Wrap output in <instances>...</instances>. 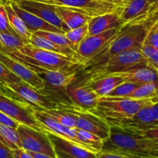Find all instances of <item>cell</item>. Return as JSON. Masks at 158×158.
<instances>
[{
	"label": "cell",
	"instance_id": "42",
	"mask_svg": "<svg viewBox=\"0 0 158 158\" xmlns=\"http://www.w3.org/2000/svg\"><path fill=\"white\" fill-rule=\"evenodd\" d=\"M148 2L151 4L154 12L158 10V0H148Z\"/></svg>",
	"mask_w": 158,
	"mask_h": 158
},
{
	"label": "cell",
	"instance_id": "28",
	"mask_svg": "<svg viewBox=\"0 0 158 158\" xmlns=\"http://www.w3.org/2000/svg\"><path fill=\"white\" fill-rule=\"evenodd\" d=\"M126 98L137 99H158V81L140 85Z\"/></svg>",
	"mask_w": 158,
	"mask_h": 158
},
{
	"label": "cell",
	"instance_id": "19",
	"mask_svg": "<svg viewBox=\"0 0 158 158\" xmlns=\"http://www.w3.org/2000/svg\"><path fill=\"white\" fill-rule=\"evenodd\" d=\"M9 1L14 11L23 20L27 29L32 34L38 32V31H48V32H56L64 33L63 31L60 30V29H57L56 27L53 26L52 25L46 23V21L40 19V17L36 16L35 15L25 10V9H22L12 0H9Z\"/></svg>",
	"mask_w": 158,
	"mask_h": 158
},
{
	"label": "cell",
	"instance_id": "44",
	"mask_svg": "<svg viewBox=\"0 0 158 158\" xmlns=\"http://www.w3.org/2000/svg\"><path fill=\"white\" fill-rule=\"evenodd\" d=\"M107 1L110 2L114 3V4H115V5H117V6H118V4H119V3H120V2H122V1H123V0H107Z\"/></svg>",
	"mask_w": 158,
	"mask_h": 158
},
{
	"label": "cell",
	"instance_id": "11",
	"mask_svg": "<svg viewBox=\"0 0 158 158\" xmlns=\"http://www.w3.org/2000/svg\"><path fill=\"white\" fill-rule=\"evenodd\" d=\"M40 76L46 84V87L53 89L66 91L69 86L77 80V71L74 69L51 70L22 62Z\"/></svg>",
	"mask_w": 158,
	"mask_h": 158
},
{
	"label": "cell",
	"instance_id": "25",
	"mask_svg": "<svg viewBox=\"0 0 158 158\" xmlns=\"http://www.w3.org/2000/svg\"><path fill=\"white\" fill-rule=\"evenodd\" d=\"M29 43L38 48H41V49L51 51V52L57 53V54L67 56V57H72L73 54H74V51L73 50L59 46V45L54 43L53 42L40 37V36L35 35V34H32Z\"/></svg>",
	"mask_w": 158,
	"mask_h": 158
},
{
	"label": "cell",
	"instance_id": "35",
	"mask_svg": "<svg viewBox=\"0 0 158 158\" xmlns=\"http://www.w3.org/2000/svg\"><path fill=\"white\" fill-rule=\"evenodd\" d=\"M122 129L158 142V127L145 129Z\"/></svg>",
	"mask_w": 158,
	"mask_h": 158
},
{
	"label": "cell",
	"instance_id": "27",
	"mask_svg": "<svg viewBox=\"0 0 158 158\" xmlns=\"http://www.w3.org/2000/svg\"><path fill=\"white\" fill-rule=\"evenodd\" d=\"M42 111L49 115L50 117L56 120L57 122L63 124L70 128H76V116L72 112H68L66 110L53 108V109H43L39 107Z\"/></svg>",
	"mask_w": 158,
	"mask_h": 158
},
{
	"label": "cell",
	"instance_id": "36",
	"mask_svg": "<svg viewBox=\"0 0 158 158\" xmlns=\"http://www.w3.org/2000/svg\"><path fill=\"white\" fill-rule=\"evenodd\" d=\"M0 33H11L16 34L9 24L7 12L4 4L0 6Z\"/></svg>",
	"mask_w": 158,
	"mask_h": 158
},
{
	"label": "cell",
	"instance_id": "13",
	"mask_svg": "<svg viewBox=\"0 0 158 158\" xmlns=\"http://www.w3.org/2000/svg\"><path fill=\"white\" fill-rule=\"evenodd\" d=\"M56 158H97L96 152L47 132Z\"/></svg>",
	"mask_w": 158,
	"mask_h": 158
},
{
	"label": "cell",
	"instance_id": "43",
	"mask_svg": "<svg viewBox=\"0 0 158 158\" xmlns=\"http://www.w3.org/2000/svg\"><path fill=\"white\" fill-rule=\"evenodd\" d=\"M0 92L4 93V94H6V95L9 96V94H8V91H7V89H6V87H5L4 85H3L2 84H1V83H0Z\"/></svg>",
	"mask_w": 158,
	"mask_h": 158
},
{
	"label": "cell",
	"instance_id": "33",
	"mask_svg": "<svg viewBox=\"0 0 158 158\" xmlns=\"http://www.w3.org/2000/svg\"><path fill=\"white\" fill-rule=\"evenodd\" d=\"M22 81L18 76L8 69L2 63L0 62V83L3 85H10V84L16 83Z\"/></svg>",
	"mask_w": 158,
	"mask_h": 158
},
{
	"label": "cell",
	"instance_id": "32",
	"mask_svg": "<svg viewBox=\"0 0 158 158\" xmlns=\"http://www.w3.org/2000/svg\"><path fill=\"white\" fill-rule=\"evenodd\" d=\"M140 85H137L132 82L123 81L118 86L116 87L113 89L106 96L109 97H119V98H126L129 94H131L136 88H137Z\"/></svg>",
	"mask_w": 158,
	"mask_h": 158
},
{
	"label": "cell",
	"instance_id": "38",
	"mask_svg": "<svg viewBox=\"0 0 158 158\" xmlns=\"http://www.w3.org/2000/svg\"><path fill=\"white\" fill-rule=\"evenodd\" d=\"M12 158H33L29 152L23 148L12 150Z\"/></svg>",
	"mask_w": 158,
	"mask_h": 158
},
{
	"label": "cell",
	"instance_id": "37",
	"mask_svg": "<svg viewBox=\"0 0 158 158\" xmlns=\"http://www.w3.org/2000/svg\"><path fill=\"white\" fill-rule=\"evenodd\" d=\"M0 123H2L4 124V125H8V126L11 127V128L12 129H16L18 125L20 124L17 121L14 120L12 118L6 116L5 113H3L1 111H0Z\"/></svg>",
	"mask_w": 158,
	"mask_h": 158
},
{
	"label": "cell",
	"instance_id": "30",
	"mask_svg": "<svg viewBox=\"0 0 158 158\" xmlns=\"http://www.w3.org/2000/svg\"><path fill=\"white\" fill-rule=\"evenodd\" d=\"M33 34L40 36V37H43L45 39H47V40L53 42L54 43L59 45V46L69 48V49L73 50L74 51L73 46H72L70 42L66 39L64 33L56 32H48V31H38V32L35 33Z\"/></svg>",
	"mask_w": 158,
	"mask_h": 158
},
{
	"label": "cell",
	"instance_id": "4",
	"mask_svg": "<svg viewBox=\"0 0 158 158\" xmlns=\"http://www.w3.org/2000/svg\"><path fill=\"white\" fill-rule=\"evenodd\" d=\"M158 102V99H137L103 96L98 99L93 113L104 119L110 125L124 119H130L148 105Z\"/></svg>",
	"mask_w": 158,
	"mask_h": 158
},
{
	"label": "cell",
	"instance_id": "41",
	"mask_svg": "<svg viewBox=\"0 0 158 158\" xmlns=\"http://www.w3.org/2000/svg\"><path fill=\"white\" fill-rule=\"evenodd\" d=\"M32 156L33 158H56V157H52V156H47V155L42 154V153H31V152H29Z\"/></svg>",
	"mask_w": 158,
	"mask_h": 158
},
{
	"label": "cell",
	"instance_id": "26",
	"mask_svg": "<svg viewBox=\"0 0 158 158\" xmlns=\"http://www.w3.org/2000/svg\"><path fill=\"white\" fill-rule=\"evenodd\" d=\"M0 140L11 150L22 148L19 136L16 129L0 123Z\"/></svg>",
	"mask_w": 158,
	"mask_h": 158
},
{
	"label": "cell",
	"instance_id": "45",
	"mask_svg": "<svg viewBox=\"0 0 158 158\" xmlns=\"http://www.w3.org/2000/svg\"><path fill=\"white\" fill-rule=\"evenodd\" d=\"M6 1H7V0H0V6L2 4H4Z\"/></svg>",
	"mask_w": 158,
	"mask_h": 158
},
{
	"label": "cell",
	"instance_id": "18",
	"mask_svg": "<svg viewBox=\"0 0 158 158\" xmlns=\"http://www.w3.org/2000/svg\"><path fill=\"white\" fill-rule=\"evenodd\" d=\"M66 93L73 105L86 111L94 110L100 98L89 86L74 84V82L66 87Z\"/></svg>",
	"mask_w": 158,
	"mask_h": 158
},
{
	"label": "cell",
	"instance_id": "7",
	"mask_svg": "<svg viewBox=\"0 0 158 158\" xmlns=\"http://www.w3.org/2000/svg\"><path fill=\"white\" fill-rule=\"evenodd\" d=\"M0 111L19 123L45 131L35 118L33 107L23 101L13 99L0 92Z\"/></svg>",
	"mask_w": 158,
	"mask_h": 158
},
{
	"label": "cell",
	"instance_id": "6",
	"mask_svg": "<svg viewBox=\"0 0 158 158\" xmlns=\"http://www.w3.org/2000/svg\"><path fill=\"white\" fill-rule=\"evenodd\" d=\"M119 32L111 29L101 33L87 36L79 45L71 58L78 68L85 66L112 41Z\"/></svg>",
	"mask_w": 158,
	"mask_h": 158
},
{
	"label": "cell",
	"instance_id": "20",
	"mask_svg": "<svg viewBox=\"0 0 158 158\" xmlns=\"http://www.w3.org/2000/svg\"><path fill=\"white\" fill-rule=\"evenodd\" d=\"M120 23L117 10L111 12L91 17L88 22L87 36L101 33L111 29H120Z\"/></svg>",
	"mask_w": 158,
	"mask_h": 158
},
{
	"label": "cell",
	"instance_id": "17",
	"mask_svg": "<svg viewBox=\"0 0 158 158\" xmlns=\"http://www.w3.org/2000/svg\"><path fill=\"white\" fill-rule=\"evenodd\" d=\"M0 62L2 63L8 69L10 70L13 74L18 76L22 81L26 82L35 89L42 90L46 88L44 81L30 68L1 50H0Z\"/></svg>",
	"mask_w": 158,
	"mask_h": 158
},
{
	"label": "cell",
	"instance_id": "5",
	"mask_svg": "<svg viewBox=\"0 0 158 158\" xmlns=\"http://www.w3.org/2000/svg\"><path fill=\"white\" fill-rule=\"evenodd\" d=\"M7 54L20 62H26L47 69L64 70L78 68L71 57L38 48L29 43L23 45L19 50L12 51Z\"/></svg>",
	"mask_w": 158,
	"mask_h": 158
},
{
	"label": "cell",
	"instance_id": "3",
	"mask_svg": "<svg viewBox=\"0 0 158 158\" xmlns=\"http://www.w3.org/2000/svg\"><path fill=\"white\" fill-rule=\"evenodd\" d=\"M148 66L140 50H133L110 56L95 66L81 68L82 77L79 85H86L105 76L119 74L135 68Z\"/></svg>",
	"mask_w": 158,
	"mask_h": 158
},
{
	"label": "cell",
	"instance_id": "40",
	"mask_svg": "<svg viewBox=\"0 0 158 158\" xmlns=\"http://www.w3.org/2000/svg\"><path fill=\"white\" fill-rule=\"evenodd\" d=\"M97 158H126L120 155L115 154V153H107V152L100 151L97 153Z\"/></svg>",
	"mask_w": 158,
	"mask_h": 158
},
{
	"label": "cell",
	"instance_id": "2",
	"mask_svg": "<svg viewBox=\"0 0 158 158\" xmlns=\"http://www.w3.org/2000/svg\"><path fill=\"white\" fill-rule=\"evenodd\" d=\"M100 151L126 158H158V142L122 129L111 127L110 136L103 141Z\"/></svg>",
	"mask_w": 158,
	"mask_h": 158
},
{
	"label": "cell",
	"instance_id": "15",
	"mask_svg": "<svg viewBox=\"0 0 158 158\" xmlns=\"http://www.w3.org/2000/svg\"><path fill=\"white\" fill-rule=\"evenodd\" d=\"M33 108L35 118L45 131L53 133L60 137L64 138V139L72 141L75 143L79 144L82 147H86L80 140L77 129L70 128V127H68L57 122L56 120L50 117L49 115L36 107H33Z\"/></svg>",
	"mask_w": 158,
	"mask_h": 158
},
{
	"label": "cell",
	"instance_id": "8",
	"mask_svg": "<svg viewBox=\"0 0 158 158\" xmlns=\"http://www.w3.org/2000/svg\"><path fill=\"white\" fill-rule=\"evenodd\" d=\"M16 131L23 150L31 153H42L56 157L53 147L47 132L37 130L23 124L18 125Z\"/></svg>",
	"mask_w": 158,
	"mask_h": 158
},
{
	"label": "cell",
	"instance_id": "21",
	"mask_svg": "<svg viewBox=\"0 0 158 158\" xmlns=\"http://www.w3.org/2000/svg\"><path fill=\"white\" fill-rule=\"evenodd\" d=\"M123 81L132 82L138 85L158 81V71L150 67H142L131 71L119 73Z\"/></svg>",
	"mask_w": 158,
	"mask_h": 158
},
{
	"label": "cell",
	"instance_id": "10",
	"mask_svg": "<svg viewBox=\"0 0 158 158\" xmlns=\"http://www.w3.org/2000/svg\"><path fill=\"white\" fill-rule=\"evenodd\" d=\"M68 112H72L75 114L77 129L92 133L103 141L108 139L110 134L111 126L101 117L92 112L80 109L77 107H73Z\"/></svg>",
	"mask_w": 158,
	"mask_h": 158
},
{
	"label": "cell",
	"instance_id": "14",
	"mask_svg": "<svg viewBox=\"0 0 158 158\" xmlns=\"http://www.w3.org/2000/svg\"><path fill=\"white\" fill-rule=\"evenodd\" d=\"M111 127L141 129L158 127V102L144 107L133 117L118 121Z\"/></svg>",
	"mask_w": 158,
	"mask_h": 158
},
{
	"label": "cell",
	"instance_id": "22",
	"mask_svg": "<svg viewBox=\"0 0 158 158\" xmlns=\"http://www.w3.org/2000/svg\"><path fill=\"white\" fill-rule=\"evenodd\" d=\"M52 6H54L56 15L61 20L63 24L66 26L67 31L86 24L91 18L85 14L77 12L70 8L55 6V5H52Z\"/></svg>",
	"mask_w": 158,
	"mask_h": 158
},
{
	"label": "cell",
	"instance_id": "31",
	"mask_svg": "<svg viewBox=\"0 0 158 158\" xmlns=\"http://www.w3.org/2000/svg\"><path fill=\"white\" fill-rule=\"evenodd\" d=\"M140 50L146 60L148 66L158 71V50L143 42Z\"/></svg>",
	"mask_w": 158,
	"mask_h": 158
},
{
	"label": "cell",
	"instance_id": "39",
	"mask_svg": "<svg viewBox=\"0 0 158 158\" xmlns=\"http://www.w3.org/2000/svg\"><path fill=\"white\" fill-rule=\"evenodd\" d=\"M0 158H12V150L0 140Z\"/></svg>",
	"mask_w": 158,
	"mask_h": 158
},
{
	"label": "cell",
	"instance_id": "9",
	"mask_svg": "<svg viewBox=\"0 0 158 158\" xmlns=\"http://www.w3.org/2000/svg\"><path fill=\"white\" fill-rule=\"evenodd\" d=\"M49 5L70 8L89 17L117 10V5L107 0H34Z\"/></svg>",
	"mask_w": 158,
	"mask_h": 158
},
{
	"label": "cell",
	"instance_id": "24",
	"mask_svg": "<svg viewBox=\"0 0 158 158\" xmlns=\"http://www.w3.org/2000/svg\"><path fill=\"white\" fill-rule=\"evenodd\" d=\"M4 6L6 12H7L9 24H10L12 29L25 43H28L32 33L27 29L23 20L17 15L16 12L12 9L9 0H7L4 3Z\"/></svg>",
	"mask_w": 158,
	"mask_h": 158
},
{
	"label": "cell",
	"instance_id": "16",
	"mask_svg": "<svg viewBox=\"0 0 158 158\" xmlns=\"http://www.w3.org/2000/svg\"><path fill=\"white\" fill-rule=\"evenodd\" d=\"M15 2L19 7L36 16L40 17L46 23L52 25L57 29L66 32V26L63 23L58 15H56L52 5L46 4L43 2L34 1V0H12Z\"/></svg>",
	"mask_w": 158,
	"mask_h": 158
},
{
	"label": "cell",
	"instance_id": "23",
	"mask_svg": "<svg viewBox=\"0 0 158 158\" xmlns=\"http://www.w3.org/2000/svg\"><path fill=\"white\" fill-rule=\"evenodd\" d=\"M122 77L118 74H111L86 84L99 97L106 96L113 89L123 83Z\"/></svg>",
	"mask_w": 158,
	"mask_h": 158
},
{
	"label": "cell",
	"instance_id": "1",
	"mask_svg": "<svg viewBox=\"0 0 158 158\" xmlns=\"http://www.w3.org/2000/svg\"><path fill=\"white\" fill-rule=\"evenodd\" d=\"M157 16L158 10L151 14L148 18L132 22L122 26L119 29L118 33L107 46H106L87 64L80 67V69L99 64L110 56L133 50H140L146 38L149 26Z\"/></svg>",
	"mask_w": 158,
	"mask_h": 158
},
{
	"label": "cell",
	"instance_id": "29",
	"mask_svg": "<svg viewBox=\"0 0 158 158\" xmlns=\"http://www.w3.org/2000/svg\"><path fill=\"white\" fill-rule=\"evenodd\" d=\"M88 34V23L80 26L75 29H70L64 33L65 37L70 42L74 48V52L77 50L80 43L87 37Z\"/></svg>",
	"mask_w": 158,
	"mask_h": 158
},
{
	"label": "cell",
	"instance_id": "34",
	"mask_svg": "<svg viewBox=\"0 0 158 158\" xmlns=\"http://www.w3.org/2000/svg\"><path fill=\"white\" fill-rule=\"evenodd\" d=\"M144 42L158 50V16L149 26Z\"/></svg>",
	"mask_w": 158,
	"mask_h": 158
},
{
	"label": "cell",
	"instance_id": "12",
	"mask_svg": "<svg viewBox=\"0 0 158 158\" xmlns=\"http://www.w3.org/2000/svg\"><path fill=\"white\" fill-rule=\"evenodd\" d=\"M117 10L121 23L120 28L132 22L148 18L154 12L148 0H123L118 4Z\"/></svg>",
	"mask_w": 158,
	"mask_h": 158
}]
</instances>
